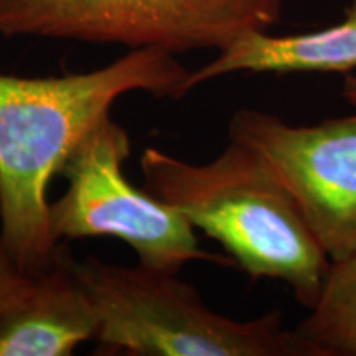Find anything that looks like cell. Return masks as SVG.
Segmentation results:
<instances>
[{"label": "cell", "instance_id": "cell-5", "mask_svg": "<svg viewBox=\"0 0 356 356\" xmlns=\"http://www.w3.org/2000/svg\"><path fill=\"white\" fill-rule=\"evenodd\" d=\"M131 139L106 114L66 160L60 175L68 188L50 203L53 234L63 238L111 236L134 249L139 264L178 273L191 261L233 266L231 257L200 246L190 221L147 190L136 188L122 173Z\"/></svg>", "mask_w": 356, "mask_h": 356}, {"label": "cell", "instance_id": "cell-10", "mask_svg": "<svg viewBox=\"0 0 356 356\" xmlns=\"http://www.w3.org/2000/svg\"><path fill=\"white\" fill-rule=\"evenodd\" d=\"M30 275H25L8 254L6 244L2 241V228H0V302L6 300L10 293L24 286Z\"/></svg>", "mask_w": 356, "mask_h": 356}, {"label": "cell", "instance_id": "cell-11", "mask_svg": "<svg viewBox=\"0 0 356 356\" xmlns=\"http://www.w3.org/2000/svg\"><path fill=\"white\" fill-rule=\"evenodd\" d=\"M341 96L350 106L356 108V76L355 74H345L343 86H341Z\"/></svg>", "mask_w": 356, "mask_h": 356}, {"label": "cell", "instance_id": "cell-9", "mask_svg": "<svg viewBox=\"0 0 356 356\" xmlns=\"http://www.w3.org/2000/svg\"><path fill=\"white\" fill-rule=\"evenodd\" d=\"M309 315L296 330L322 356H356V252L328 262Z\"/></svg>", "mask_w": 356, "mask_h": 356}, {"label": "cell", "instance_id": "cell-6", "mask_svg": "<svg viewBox=\"0 0 356 356\" xmlns=\"http://www.w3.org/2000/svg\"><path fill=\"white\" fill-rule=\"evenodd\" d=\"M228 134L277 173L328 259L355 254L356 113L296 126L264 111L238 109Z\"/></svg>", "mask_w": 356, "mask_h": 356}, {"label": "cell", "instance_id": "cell-3", "mask_svg": "<svg viewBox=\"0 0 356 356\" xmlns=\"http://www.w3.org/2000/svg\"><path fill=\"white\" fill-rule=\"evenodd\" d=\"M95 307L97 353L137 356H322L299 332L282 327L273 310L234 320L207 307L197 289L175 273L109 264L97 257L71 261Z\"/></svg>", "mask_w": 356, "mask_h": 356}, {"label": "cell", "instance_id": "cell-2", "mask_svg": "<svg viewBox=\"0 0 356 356\" xmlns=\"http://www.w3.org/2000/svg\"><path fill=\"white\" fill-rule=\"evenodd\" d=\"M140 172L150 195L216 239L252 280H280L299 304H315L330 259L299 203L256 150L229 139L216 159L191 163L147 147Z\"/></svg>", "mask_w": 356, "mask_h": 356}, {"label": "cell", "instance_id": "cell-4", "mask_svg": "<svg viewBox=\"0 0 356 356\" xmlns=\"http://www.w3.org/2000/svg\"><path fill=\"white\" fill-rule=\"evenodd\" d=\"M284 0H0V37L129 50H222L282 19Z\"/></svg>", "mask_w": 356, "mask_h": 356}, {"label": "cell", "instance_id": "cell-8", "mask_svg": "<svg viewBox=\"0 0 356 356\" xmlns=\"http://www.w3.org/2000/svg\"><path fill=\"white\" fill-rule=\"evenodd\" d=\"M356 70V0H350L343 19L325 29L304 33L243 35L202 68L190 71L186 89L233 73L292 74L337 73Z\"/></svg>", "mask_w": 356, "mask_h": 356}, {"label": "cell", "instance_id": "cell-1", "mask_svg": "<svg viewBox=\"0 0 356 356\" xmlns=\"http://www.w3.org/2000/svg\"><path fill=\"white\" fill-rule=\"evenodd\" d=\"M188 74L173 53L155 48L129 50L86 73H0V228L22 273L35 277L56 259L48 190L83 137L129 92L181 99Z\"/></svg>", "mask_w": 356, "mask_h": 356}, {"label": "cell", "instance_id": "cell-7", "mask_svg": "<svg viewBox=\"0 0 356 356\" xmlns=\"http://www.w3.org/2000/svg\"><path fill=\"white\" fill-rule=\"evenodd\" d=\"M60 244L43 274L0 302V356H68L95 340L99 320Z\"/></svg>", "mask_w": 356, "mask_h": 356}]
</instances>
